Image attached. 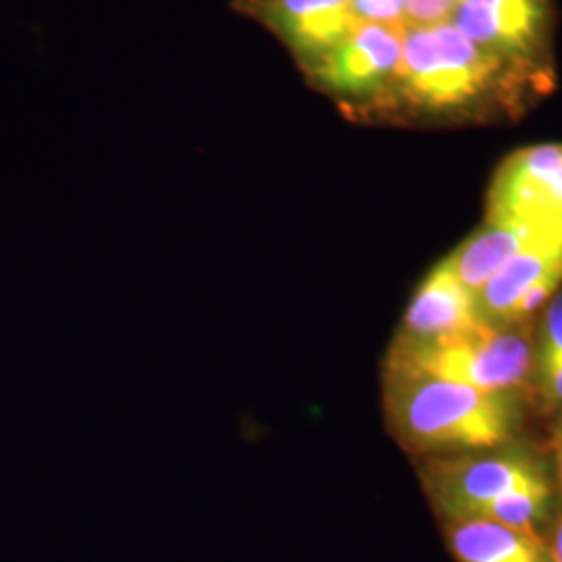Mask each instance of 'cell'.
<instances>
[{
	"label": "cell",
	"instance_id": "cell-3",
	"mask_svg": "<svg viewBox=\"0 0 562 562\" xmlns=\"http://www.w3.org/2000/svg\"><path fill=\"white\" fill-rule=\"evenodd\" d=\"M385 359L483 392L510 394L522 390L536 369L529 325H490L482 319L434 340L394 338Z\"/></svg>",
	"mask_w": 562,
	"mask_h": 562
},
{
	"label": "cell",
	"instance_id": "cell-8",
	"mask_svg": "<svg viewBox=\"0 0 562 562\" xmlns=\"http://www.w3.org/2000/svg\"><path fill=\"white\" fill-rule=\"evenodd\" d=\"M480 322L475 294L443 259L425 278L402 319L398 340L427 341Z\"/></svg>",
	"mask_w": 562,
	"mask_h": 562
},
{
	"label": "cell",
	"instance_id": "cell-16",
	"mask_svg": "<svg viewBox=\"0 0 562 562\" xmlns=\"http://www.w3.org/2000/svg\"><path fill=\"white\" fill-rule=\"evenodd\" d=\"M459 0H406L408 25H431L448 21Z\"/></svg>",
	"mask_w": 562,
	"mask_h": 562
},
{
	"label": "cell",
	"instance_id": "cell-2",
	"mask_svg": "<svg viewBox=\"0 0 562 562\" xmlns=\"http://www.w3.org/2000/svg\"><path fill=\"white\" fill-rule=\"evenodd\" d=\"M531 74L492 57L450 23L406 25L402 32L398 90L431 115H477L490 104L510 101Z\"/></svg>",
	"mask_w": 562,
	"mask_h": 562
},
{
	"label": "cell",
	"instance_id": "cell-5",
	"mask_svg": "<svg viewBox=\"0 0 562 562\" xmlns=\"http://www.w3.org/2000/svg\"><path fill=\"white\" fill-rule=\"evenodd\" d=\"M448 21L515 69L533 74L543 65L550 0H459Z\"/></svg>",
	"mask_w": 562,
	"mask_h": 562
},
{
	"label": "cell",
	"instance_id": "cell-19",
	"mask_svg": "<svg viewBox=\"0 0 562 562\" xmlns=\"http://www.w3.org/2000/svg\"><path fill=\"white\" fill-rule=\"evenodd\" d=\"M554 452H557V469H559V480L562 485V427L557 436V443H554Z\"/></svg>",
	"mask_w": 562,
	"mask_h": 562
},
{
	"label": "cell",
	"instance_id": "cell-4",
	"mask_svg": "<svg viewBox=\"0 0 562 562\" xmlns=\"http://www.w3.org/2000/svg\"><path fill=\"white\" fill-rule=\"evenodd\" d=\"M423 483L452 521L473 517L475 510L510 492L550 490L540 461L521 450L436 459L423 469Z\"/></svg>",
	"mask_w": 562,
	"mask_h": 562
},
{
	"label": "cell",
	"instance_id": "cell-15",
	"mask_svg": "<svg viewBox=\"0 0 562 562\" xmlns=\"http://www.w3.org/2000/svg\"><path fill=\"white\" fill-rule=\"evenodd\" d=\"M538 357L562 361V294L550 302L543 315Z\"/></svg>",
	"mask_w": 562,
	"mask_h": 562
},
{
	"label": "cell",
	"instance_id": "cell-17",
	"mask_svg": "<svg viewBox=\"0 0 562 562\" xmlns=\"http://www.w3.org/2000/svg\"><path fill=\"white\" fill-rule=\"evenodd\" d=\"M536 369H538V390L542 394L546 406L548 408L562 406V361L538 357Z\"/></svg>",
	"mask_w": 562,
	"mask_h": 562
},
{
	"label": "cell",
	"instance_id": "cell-1",
	"mask_svg": "<svg viewBox=\"0 0 562 562\" xmlns=\"http://www.w3.org/2000/svg\"><path fill=\"white\" fill-rule=\"evenodd\" d=\"M382 398L394 440L413 454L492 450L513 438L519 419L510 392H483L392 359L383 362Z\"/></svg>",
	"mask_w": 562,
	"mask_h": 562
},
{
	"label": "cell",
	"instance_id": "cell-11",
	"mask_svg": "<svg viewBox=\"0 0 562 562\" xmlns=\"http://www.w3.org/2000/svg\"><path fill=\"white\" fill-rule=\"evenodd\" d=\"M562 278V238L543 241L513 257L475 294V311L483 323L506 325L513 304L543 278Z\"/></svg>",
	"mask_w": 562,
	"mask_h": 562
},
{
	"label": "cell",
	"instance_id": "cell-12",
	"mask_svg": "<svg viewBox=\"0 0 562 562\" xmlns=\"http://www.w3.org/2000/svg\"><path fill=\"white\" fill-rule=\"evenodd\" d=\"M459 562H552L542 538L480 519H454L448 529Z\"/></svg>",
	"mask_w": 562,
	"mask_h": 562
},
{
	"label": "cell",
	"instance_id": "cell-18",
	"mask_svg": "<svg viewBox=\"0 0 562 562\" xmlns=\"http://www.w3.org/2000/svg\"><path fill=\"white\" fill-rule=\"evenodd\" d=\"M548 554H550V561L562 562V517L552 531V542L548 546Z\"/></svg>",
	"mask_w": 562,
	"mask_h": 562
},
{
	"label": "cell",
	"instance_id": "cell-10",
	"mask_svg": "<svg viewBox=\"0 0 562 562\" xmlns=\"http://www.w3.org/2000/svg\"><path fill=\"white\" fill-rule=\"evenodd\" d=\"M269 13L278 32L313 63L357 27L350 0H271Z\"/></svg>",
	"mask_w": 562,
	"mask_h": 562
},
{
	"label": "cell",
	"instance_id": "cell-13",
	"mask_svg": "<svg viewBox=\"0 0 562 562\" xmlns=\"http://www.w3.org/2000/svg\"><path fill=\"white\" fill-rule=\"evenodd\" d=\"M550 503V490L533 492H510L503 498H496L475 510L469 519L496 522L506 529L519 531L531 538H542L538 533V522L542 521Z\"/></svg>",
	"mask_w": 562,
	"mask_h": 562
},
{
	"label": "cell",
	"instance_id": "cell-14",
	"mask_svg": "<svg viewBox=\"0 0 562 562\" xmlns=\"http://www.w3.org/2000/svg\"><path fill=\"white\" fill-rule=\"evenodd\" d=\"M352 18L357 25H390L406 27V0H350Z\"/></svg>",
	"mask_w": 562,
	"mask_h": 562
},
{
	"label": "cell",
	"instance_id": "cell-7",
	"mask_svg": "<svg viewBox=\"0 0 562 562\" xmlns=\"http://www.w3.org/2000/svg\"><path fill=\"white\" fill-rule=\"evenodd\" d=\"M404 27L357 25L315 63L317 78L344 99H371L398 88Z\"/></svg>",
	"mask_w": 562,
	"mask_h": 562
},
{
	"label": "cell",
	"instance_id": "cell-9",
	"mask_svg": "<svg viewBox=\"0 0 562 562\" xmlns=\"http://www.w3.org/2000/svg\"><path fill=\"white\" fill-rule=\"evenodd\" d=\"M562 227H542L531 223L487 222L477 234L446 257L457 278L477 294L506 262L522 250L543 241L561 240Z\"/></svg>",
	"mask_w": 562,
	"mask_h": 562
},
{
	"label": "cell",
	"instance_id": "cell-6",
	"mask_svg": "<svg viewBox=\"0 0 562 562\" xmlns=\"http://www.w3.org/2000/svg\"><path fill=\"white\" fill-rule=\"evenodd\" d=\"M487 222L562 227V146H533L510 155L487 194Z\"/></svg>",
	"mask_w": 562,
	"mask_h": 562
}]
</instances>
